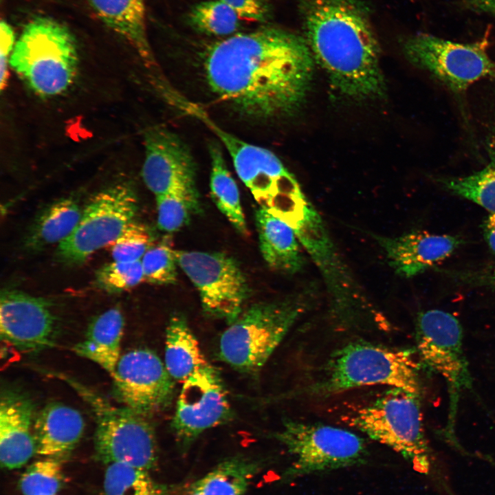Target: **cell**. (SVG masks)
<instances>
[{
	"instance_id": "obj_32",
	"label": "cell",
	"mask_w": 495,
	"mask_h": 495,
	"mask_svg": "<svg viewBox=\"0 0 495 495\" xmlns=\"http://www.w3.org/2000/svg\"><path fill=\"white\" fill-rule=\"evenodd\" d=\"M65 482L60 459L45 457L26 468L19 481V487L23 495H56Z\"/></svg>"
},
{
	"instance_id": "obj_38",
	"label": "cell",
	"mask_w": 495,
	"mask_h": 495,
	"mask_svg": "<svg viewBox=\"0 0 495 495\" xmlns=\"http://www.w3.org/2000/svg\"><path fill=\"white\" fill-rule=\"evenodd\" d=\"M232 8L241 19L265 23L272 18V0H220Z\"/></svg>"
},
{
	"instance_id": "obj_22",
	"label": "cell",
	"mask_w": 495,
	"mask_h": 495,
	"mask_svg": "<svg viewBox=\"0 0 495 495\" xmlns=\"http://www.w3.org/2000/svg\"><path fill=\"white\" fill-rule=\"evenodd\" d=\"M101 21L136 51L148 69L157 62L148 41L143 0H87Z\"/></svg>"
},
{
	"instance_id": "obj_29",
	"label": "cell",
	"mask_w": 495,
	"mask_h": 495,
	"mask_svg": "<svg viewBox=\"0 0 495 495\" xmlns=\"http://www.w3.org/2000/svg\"><path fill=\"white\" fill-rule=\"evenodd\" d=\"M175 490L146 470L117 463L107 465L102 483L103 495H173Z\"/></svg>"
},
{
	"instance_id": "obj_2",
	"label": "cell",
	"mask_w": 495,
	"mask_h": 495,
	"mask_svg": "<svg viewBox=\"0 0 495 495\" xmlns=\"http://www.w3.org/2000/svg\"><path fill=\"white\" fill-rule=\"evenodd\" d=\"M298 1L302 36L336 92L354 101L384 98L380 43L364 2Z\"/></svg>"
},
{
	"instance_id": "obj_39",
	"label": "cell",
	"mask_w": 495,
	"mask_h": 495,
	"mask_svg": "<svg viewBox=\"0 0 495 495\" xmlns=\"http://www.w3.org/2000/svg\"><path fill=\"white\" fill-rule=\"evenodd\" d=\"M0 30V88L3 90L8 81L10 58L15 43L14 31L8 23L2 21Z\"/></svg>"
},
{
	"instance_id": "obj_4",
	"label": "cell",
	"mask_w": 495,
	"mask_h": 495,
	"mask_svg": "<svg viewBox=\"0 0 495 495\" xmlns=\"http://www.w3.org/2000/svg\"><path fill=\"white\" fill-rule=\"evenodd\" d=\"M89 405L94 414L95 456L100 462L122 463L149 472L157 463L154 430L146 416L126 406H117L76 380L54 373Z\"/></svg>"
},
{
	"instance_id": "obj_33",
	"label": "cell",
	"mask_w": 495,
	"mask_h": 495,
	"mask_svg": "<svg viewBox=\"0 0 495 495\" xmlns=\"http://www.w3.org/2000/svg\"><path fill=\"white\" fill-rule=\"evenodd\" d=\"M144 280L140 261L124 262L113 261L100 268L96 275L98 286L109 293L130 289Z\"/></svg>"
},
{
	"instance_id": "obj_30",
	"label": "cell",
	"mask_w": 495,
	"mask_h": 495,
	"mask_svg": "<svg viewBox=\"0 0 495 495\" xmlns=\"http://www.w3.org/2000/svg\"><path fill=\"white\" fill-rule=\"evenodd\" d=\"M487 148L490 161L484 168L466 177L448 178L442 182L452 193L495 213V128Z\"/></svg>"
},
{
	"instance_id": "obj_34",
	"label": "cell",
	"mask_w": 495,
	"mask_h": 495,
	"mask_svg": "<svg viewBox=\"0 0 495 495\" xmlns=\"http://www.w3.org/2000/svg\"><path fill=\"white\" fill-rule=\"evenodd\" d=\"M144 280L157 285L173 284L177 280L175 250L166 243L150 247L141 259Z\"/></svg>"
},
{
	"instance_id": "obj_15",
	"label": "cell",
	"mask_w": 495,
	"mask_h": 495,
	"mask_svg": "<svg viewBox=\"0 0 495 495\" xmlns=\"http://www.w3.org/2000/svg\"><path fill=\"white\" fill-rule=\"evenodd\" d=\"M415 331L421 360L446 380L452 393L470 388L472 378L459 320L442 310H427L419 314Z\"/></svg>"
},
{
	"instance_id": "obj_23",
	"label": "cell",
	"mask_w": 495,
	"mask_h": 495,
	"mask_svg": "<svg viewBox=\"0 0 495 495\" xmlns=\"http://www.w3.org/2000/svg\"><path fill=\"white\" fill-rule=\"evenodd\" d=\"M124 327L120 309H109L90 321L83 340L74 346L73 351L98 364L112 377L121 356Z\"/></svg>"
},
{
	"instance_id": "obj_13",
	"label": "cell",
	"mask_w": 495,
	"mask_h": 495,
	"mask_svg": "<svg viewBox=\"0 0 495 495\" xmlns=\"http://www.w3.org/2000/svg\"><path fill=\"white\" fill-rule=\"evenodd\" d=\"M182 383L171 427L181 446L187 448L202 432L227 421L231 408L220 374L210 364Z\"/></svg>"
},
{
	"instance_id": "obj_8",
	"label": "cell",
	"mask_w": 495,
	"mask_h": 495,
	"mask_svg": "<svg viewBox=\"0 0 495 495\" xmlns=\"http://www.w3.org/2000/svg\"><path fill=\"white\" fill-rule=\"evenodd\" d=\"M274 437L294 458L285 479L360 465L367 455L360 437L335 426L290 421Z\"/></svg>"
},
{
	"instance_id": "obj_16",
	"label": "cell",
	"mask_w": 495,
	"mask_h": 495,
	"mask_svg": "<svg viewBox=\"0 0 495 495\" xmlns=\"http://www.w3.org/2000/svg\"><path fill=\"white\" fill-rule=\"evenodd\" d=\"M112 380L122 405L145 416L164 410L173 397L174 380L157 355L147 349L121 355Z\"/></svg>"
},
{
	"instance_id": "obj_6",
	"label": "cell",
	"mask_w": 495,
	"mask_h": 495,
	"mask_svg": "<svg viewBox=\"0 0 495 495\" xmlns=\"http://www.w3.org/2000/svg\"><path fill=\"white\" fill-rule=\"evenodd\" d=\"M419 395L393 389L368 405L342 416L351 427L401 454L419 473L432 468Z\"/></svg>"
},
{
	"instance_id": "obj_26",
	"label": "cell",
	"mask_w": 495,
	"mask_h": 495,
	"mask_svg": "<svg viewBox=\"0 0 495 495\" xmlns=\"http://www.w3.org/2000/svg\"><path fill=\"white\" fill-rule=\"evenodd\" d=\"M82 211L72 199H61L45 208L35 219L25 239V248L38 251L60 244L77 226Z\"/></svg>"
},
{
	"instance_id": "obj_28",
	"label": "cell",
	"mask_w": 495,
	"mask_h": 495,
	"mask_svg": "<svg viewBox=\"0 0 495 495\" xmlns=\"http://www.w3.org/2000/svg\"><path fill=\"white\" fill-rule=\"evenodd\" d=\"M209 154L212 199L236 230L246 236L249 231L241 204L239 188L227 166L221 146L216 142L210 143Z\"/></svg>"
},
{
	"instance_id": "obj_40",
	"label": "cell",
	"mask_w": 495,
	"mask_h": 495,
	"mask_svg": "<svg viewBox=\"0 0 495 495\" xmlns=\"http://www.w3.org/2000/svg\"><path fill=\"white\" fill-rule=\"evenodd\" d=\"M483 232L488 245L495 252V213H490L484 221Z\"/></svg>"
},
{
	"instance_id": "obj_25",
	"label": "cell",
	"mask_w": 495,
	"mask_h": 495,
	"mask_svg": "<svg viewBox=\"0 0 495 495\" xmlns=\"http://www.w3.org/2000/svg\"><path fill=\"white\" fill-rule=\"evenodd\" d=\"M207 363L186 318L181 314L172 315L166 330L164 353V364L170 377L184 382Z\"/></svg>"
},
{
	"instance_id": "obj_20",
	"label": "cell",
	"mask_w": 495,
	"mask_h": 495,
	"mask_svg": "<svg viewBox=\"0 0 495 495\" xmlns=\"http://www.w3.org/2000/svg\"><path fill=\"white\" fill-rule=\"evenodd\" d=\"M396 273L412 277L450 256L461 244L459 237L412 231L399 236H375Z\"/></svg>"
},
{
	"instance_id": "obj_9",
	"label": "cell",
	"mask_w": 495,
	"mask_h": 495,
	"mask_svg": "<svg viewBox=\"0 0 495 495\" xmlns=\"http://www.w3.org/2000/svg\"><path fill=\"white\" fill-rule=\"evenodd\" d=\"M137 210L138 198L129 184L118 183L100 190L82 211L72 234L58 245L56 258L70 265L84 262L113 243L133 221Z\"/></svg>"
},
{
	"instance_id": "obj_7",
	"label": "cell",
	"mask_w": 495,
	"mask_h": 495,
	"mask_svg": "<svg viewBox=\"0 0 495 495\" xmlns=\"http://www.w3.org/2000/svg\"><path fill=\"white\" fill-rule=\"evenodd\" d=\"M318 390L337 393L355 387L386 385L419 395L418 365L406 350L368 343H353L338 351L328 366Z\"/></svg>"
},
{
	"instance_id": "obj_41",
	"label": "cell",
	"mask_w": 495,
	"mask_h": 495,
	"mask_svg": "<svg viewBox=\"0 0 495 495\" xmlns=\"http://www.w3.org/2000/svg\"><path fill=\"white\" fill-rule=\"evenodd\" d=\"M468 6L479 12L495 13V0H469Z\"/></svg>"
},
{
	"instance_id": "obj_31",
	"label": "cell",
	"mask_w": 495,
	"mask_h": 495,
	"mask_svg": "<svg viewBox=\"0 0 495 495\" xmlns=\"http://www.w3.org/2000/svg\"><path fill=\"white\" fill-rule=\"evenodd\" d=\"M240 17L220 0H209L194 5L187 14V22L195 31L210 36H227L239 28Z\"/></svg>"
},
{
	"instance_id": "obj_10",
	"label": "cell",
	"mask_w": 495,
	"mask_h": 495,
	"mask_svg": "<svg viewBox=\"0 0 495 495\" xmlns=\"http://www.w3.org/2000/svg\"><path fill=\"white\" fill-rule=\"evenodd\" d=\"M177 265L197 289L208 316L229 324L243 311L249 287L239 265L221 252L175 250Z\"/></svg>"
},
{
	"instance_id": "obj_17",
	"label": "cell",
	"mask_w": 495,
	"mask_h": 495,
	"mask_svg": "<svg viewBox=\"0 0 495 495\" xmlns=\"http://www.w3.org/2000/svg\"><path fill=\"white\" fill-rule=\"evenodd\" d=\"M59 319L45 298L6 289L0 298L2 340L26 354L54 346L59 334Z\"/></svg>"
},
{
	"instance_id": "obj_19",
	"label": "cell",
	"mask_w": 495,
	"mask_h": 495,
	"mask_svg": "<svg viewBox=\"0 0 495 495\" xmlns=\"http://www.w3.org/2000/svg\"><path fill=\"white\" fill-rule=\"evenodd\" d=\"M32 399L21 390L5 388L0 399V462L18 469L36 454L34 435L36 417Z\"/></svg>"
},
{
	"instance_id": "obj_37",
	"label": "cell",
	"mask_w": 495,
	"mask_h": 495,
	"mask_svg": "<svg viewBox=\"0 0 495 495\" xmlns=\"http://www.w3.org/2000/svg\"><path fill=\"white\" fill-rule=\"evenodd\" d=\"M439 270L453 280L462 284L484 287L495 292V261L485 263L473 269L462 270Z\"/></svg>"
},
{
	"instance_id": "obj_35",
	"label": "cell",
	"mask_w": 495,
	"mask_h": 495,
	"mask_svg": "<svg viewBox=\"0 0 495 495\" xmlns=\"http://www.w3.org/2000/svg\"><path fill=\"white\" fill-rule=\"evenodd\" d=\"M156 197L157 224L166 232L180 230L190 220L192 212L199 210V203L176 195H162Z\"/></svg>"
},
{
	"instance_id": "obj_3",
	"label": "cell",
	"mask_w": 495,
	"mask_h": 495,
	"mask_svg": "<svg viewBox=\"0 0 495 495\" xmlns=\"http://www.w3.org/2000/svg\"><path fill=\"white\" fill-rule=\"evenodd\" d=\"M10 65L37 95H60L71 87L77 75L76 40L60 22L46 16L35 18L15 43Z\"/></svg>"
},
{
	"instance_id": "obj_21",
	"label": "cell",
	"mask_w": 495,
	"mask_h": 495,
	"mask_svg": "<svg viewBox=\"0 0 495 495\" xmlns=\"http://www.w3.org/2000/svg\"><path fill=\"white\" fill-rule=\"evenodd\" d=\"M84 429V419L78 410L60 402L48 403L34 419L36 454L60 460L67 457L79 442Z\"/></svg>"
},
{
	"instance_id": "obj_12",
	"label": "cell",
	"mask_w": 495,
	"mask_h": 495,
	"mask_svg": "<svg viewBox=\"0 0 495 495\" xmlns=\"http://www.w3.org/2000/svg\"><path fill=\"white\" fill-rule=\"evenodd\" d=\"M175 105L202 122L218 138L231 157L239 177L258 204L267 202L280 192L289 170L274 153L227 131L200 104L182 95Z\"/></svg>"
},
{
	"instance_id": "obj_36",
	"label": "cell",
	"mask_w": 495,
	"mask_h": 495,
	"mask_svg": "<svg viewBox=\"0 0 495 495\" xmlns=\"http://www.w3.org/2000/svg\"><path fill=\"white\" fill-rule=\"evenodd\" d=\"M151 235L146 228L133 221L111 244L113 261H140L150 248Z\"/></svg>"
},
{
	"instance_id": "obj_14",
	"label": "cell",
	"mask_w": 495,
	"mask_h": 495,
	"mask_svg": "<svg viewBox=\"0 0 495 495\" xmlns=\"http://www.w3.org/2000/svg\"><path fill=\"white\" fill-rule=\"evenodd\" d=\"M142 175L155 197L170 194L199 202L196 166L189 149L168 129L155 126L144 133Z\"/></svg>"
},
{
	"instance_id": "obj_24",
	"label": "cell",
	"mask_w": 495,
	"mask_h": 495,
	"mask_svg": "<svg viewBox=\"0 0 495 495\" xmlns=\"http://www.w3.org/2000/svg\"><path fill=\"white\" fill-rule=\"evenodd\" d=\"M255 222L260 250L267 264L286 274L300 270L303 258L294 229L261 208L255 212Z\"/></svg>"
},
{
	"instance_id": "obj_5",
	"label": "cell",
	"mask_w": 495,
	"mask_h": 495,
	"mask_svg": "<svg viewBox=\"0 0 495 495\" xmlns=\"http://www.w3.org/2000/svg\"><path fill=\"white\" fill-rule=\"evenodd\" d=\"M304 296L258 302L242 311L221 334V360L246 374L258 373L302 313Z\"/></svg>"
},
{
	"instance_id": "obj_1",
	"label": "cell",
	"mask_w": 495,
	"mask_h": 495,
	"mask_svg": "<svg viewBox=\"0 0 495 495\" xmlns=\"http://www.w3.org/2000/svg\"><path fill=\"white\" fill-rule=\"evenodd\" d=\"M315 63L302 35L264 26L211 45L204 70L221 102L245 119L264 122L287 118L302 107Z\"/></svg>"
},
{
	"instance_id": "obj_42",
	"label": "cell",
	"mask_w": 495,
	"mask_h": 495,
	"mask_svg": "<svg viewBox=\"0 0 495 495\" xmlns=\"http://www.w3.org/2000/svg\"><path fill=\"white\" fill-rule=\"evenodd\" d=\"M190 495H204V494L200 491L191 489Z\"/></svg>"
},
{
	"instance_id": "obj_18",
	"label": "cell",
	"mask_w": 495,
	"mask_h": 495,
	"mask_svg": "<svg viewBox=\"0 0 495 495\" xmlns=\"http://www.w3.org/2000/svg\"><path fill=\"white\" fill-rule=\"evenodd\" d=\"M294 230L318 267L336 306L354 305L360 291L337 252L321 217L311 205L301 223Z\"/></svg>"
},
{
	"instance_id": "obj_11",
	"label": "cell",
	"mask_w": 495,
	"mask_h": 495,
	"mask_svg": "<svg viewBox=\"0 0 495 495\" xmlns=\"http://www.w3.org/2000/svg\"><path fill=\"white\" fill-rule=\"evenodd\" d=\"M401 45L410 63L456 92L495 74V63L480 44L460 43L417 33L402 38Z\"/></svg>"
},
{
	"instance_id": "obj_27",
	"label": "cell",
	"mask_w": 495,
	"mask_h": 495,
	"mask_svg": "<svg viewBox=\"0 0 495 495\" xmlns=\"http://www.w3.org/2000/svg\"><path fill=\"white\" fill-rule=\"evenodd\" d=\"M261 466L258 461L243 455L226 459L192 484L191 489L204 495H245Z\"/></svg>"
}]
</instances>
